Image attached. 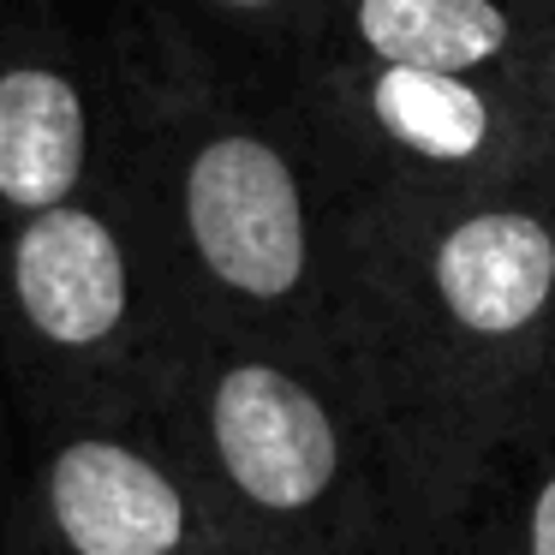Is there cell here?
I'll return each instance as SVG.
<instances>
[{
	"label": "cell",
	"mask_w": 555,
	"mask_h": 555,
	"mask_svg": "<svg viewBox=\"0 0 555 555\" xmlns=\"http://www.w3.org/2000/svg\"><path fill=\"white\" fill-rule=\"evenodd\" d=\"M120 66V185L185 317L340 364L364 185L281 90L150 18L108 25Z\"/></svg>",
	"instance_id": "cell-1"
},
{
	"label": "cell",
	"mask_w": 555,
	"mask_h": 555,
	"mask_svg": "<svg viewBox=\"0 0 555 555\" xmlns=\"http://www.w3.org/2000/svg\"><path fill=\"white\" fill-rule=\"evenodd\" d=\"M340 371L442 555L478 466L555 406V204L531 180L364 197Z\"/></svg>",
	"instance_id": "cell-2"
},
{
	"label": "cell",
	"mask_w": 555,
	"mask_h": 555,
	"mask_svg": "<svg viewBox=\"0 0 555 555\" xmlns=\"http://www.w3.org/2000/svg\"><path fill=\"white\" fill-rule=\"evenodd\" d=\"M144 418L240 555H436L376 412L323 352L192 328Z\"/></svg>",
	"instance_id": "cell-3"
},
{
	"label": "cell",
	"mask_w": 555,
	"mask_h": 555,
	"mask_svg": "<svg viewBox=\"0 0 555 555\" xmlns=\"http://www.w3.org/2000/svg\"><path fill=\"white\" fill-rule=\"evenodd\" d=\"M192 328L126 185L0 233V388L30 442L144 418Z\"/></svg>",
	"instance_id": "cell-4"
},
{
	"label": "cell",
	"mask_w": 555,
	"mask_h": 555,
	"mask_svg": "<svg viewBox=\"0 0 555 555\" xmlns=\"http://www.w3.org/2000/svg\"><path fill=\"white\" fill-rule=\"evenodd\" d=\"M281 96L347 162L364 197L514 185L531 173L538 150V85L507 78L317 61Z\"/></svg>",
	"instance_id": "cell-5"
},
{
	"label": "cell",
	"mask_w": 555,
	"mask_h": 555,
	"mask_svg": "<svg viewBox=\"0 0 555 555\" xmlns=\"http://www.w3.org/2000/svg\"><path fill=\"white\" fill-rule=\"evenodd\" d=\"M7 555H240L150 418L66 424L7 490Z\"/></svg>",
	"instance_id": "cell-6"
},
{
	"label": "cell",
	"mask_w": 555,
	"mask_h": 555,
	"mask_svg": "<svg viewBox=\"0 0 555 555\" xmlns=\"http://www.w3.org/2000/svg\"><path fill=\"white\" fill-rule=\"evenodd\" d=\"M114 37H85L61 0H0V233L120 185Z\"/></svg>",
	"instance_id": "cell-7"
},
{
	"label": "cell",
	"mask_w": 555,
	"mask_h": 555,
	"mask_svg": "<svg viewBox=\"0 0 555 555\" xmlns=\"http://www.w3.org/2000/svg\"><path fill=\"white\" fill-rule=\"evenodd\" d=\"M317 61L538 85L555 61V0H323L305 66Z\"/></svg>",
	"instance_id": "cell-8"
},
{
	"label": "cell",
	"mask_w": 555,
	"mask_h": 555,
	"mask_svg": "<svg viewBox=\"0 0 555 555\" xmlns=\"http://www.w3.org/2000/svg\"><path fill=\"white\" fill-rule=\"evenodd\" d=\"M442 555H555V406L531 412L478 466Z\"/></svg>",
	"instance_id": "cell-9"
},
{
	"label": "cell",
	"mask_w": 555,
	"mask_h": 555,
	"mask_svg": "<svg viewBox=\"0 0 555 555\" xmlns=\"http://www.w3.org/2000/svg\"><path fill=\"white\" fill-rule=\"evenodd\" d=\"M132 7L269 90L293 85L323 30V0H132Z\"/></svg>",
	"instance_id": "cell-10"
},
{
	"label": "cell",
	"mask_w": 555,
	"mask_h": 555,
	"mask_svg": "<svg viewBox=\"0 0 555 555\" xmlns=\"http://www.w3.org/2000/svg\"><path fill=\"white\" fill-rule=\"evenodd\" d=\"M526 180L555 204V61H550V73L538 78V150H531Z\"/></svg>",
	"instance_id": "cell-11"
},
{
	"label": "cell",
	"mask_w": 555,
	"mask_h": 555,
	"mask_svg": "<svg viewBox=\"0 0 555 555\" xmlns=\"http://www.w3.org/2000/svg\"><path fill=\"white\" fill-rule=\"evenodd\" d=\"M13 436H18V424H13V406H7V388H0V483L13 490Z\"/></svg>",
	"instance_id": "cell-12"
}]
</instances>
